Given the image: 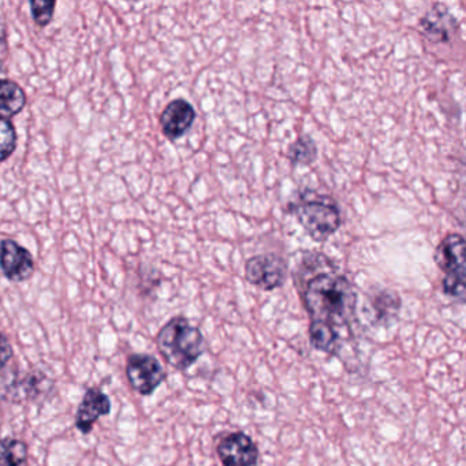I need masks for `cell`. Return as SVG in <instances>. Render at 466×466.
I'll return each instance as SVG.
<instances>
[{
	"mask_svg": "<svg viewBox=\"0 0 466 466\" xmlns=\"http://www.w3.org/2000/svg\"><path fill=\"white\" fill-rule=\"evenodd\" d=\"M305 309L309 315V339L313 348L335 354L340 339L350 334L356 315L357 294L342 275L321 272L308 280L304 293Z\"/></svg>",
	"mask_w": 466,
	"mask_h": 466,
	"instance_id": "6da1fadb",
	"label": "cell"
},
{
	"mask_svg": "<svg viewBox=\"0 0 466 466\" xmlns=\"http://www.w3.org/2000/svg\"><path fill=\"white\" fill-rule=\"evenodd\" d=\"M157 345L163 359L178 370H189L206 351L200 329L182 316L171 319L160 329Z\"/></svg>",
	"mask_w": 466,
	"mask_h": 466,
	"instance_id": "7a4b0ae2",
	"label": "cell"
},
{
	"mask_svg": "<svg viewBox=\"0 0 466 466\" xmlns=\"http://www.w3.org/2000/svg\"><path fill=\"white\" fill-rule=\"evenodd\" d=\"M290 212L316 242L326 241L340 226L339 208L329 196L304 193L291 204Z\"/></svg>",
	"mask_w": 466,
	"mask_h": 466,
	"instance_id": "3957f363",
	"label": "cell"
},
{
	"mask_svg": "<svg viewBox=\"0 0 466 466\" xmlns=\"http://www.w3.org/2000/svg\"><path fill=\"white\" fill-rule=\"evenodd\" d=\"M436 264L443 272V291L452 299H465V239L457 233L441 239L433 255Z\"/></svg>",
	"mask_w": 466,
	"mask_h": 466,
	"instance_id": "277c9868",
	"label": "cell"
},
{
	"mask_svg": "<svg viewBox=\"0 0 466 466\" xmlns=\"http://www.w3.org/2000/svg\"><path fill=\"white\" fill-rule=\"evenodd\" d=\"M127 376L130 386L140 395H151L167 378L159 360L149 354H132L127 359Z\"/></svg>",
	"mask_w": 466,
	"mask_h": 466,
	"instance_id": "5b68a950",
	"label": "cell"
},
{
	"mask_svg": "<svg viewBox=\"0 0 466 466\" xmlns=\"http://www.w3.org/2000/svg\"><path fill=\"white\" fill-rule=\"evenodd\" d=\"M288 274L286 261L274 253L250 258L245 266L248 282L261 290L271 291L283 285Z\"/></svg>",
	"mask_w": 466,
	"mask_h": 466,
	"instance_id": "8992f818",
	"label": "cell"
},
{
	"mask_svg": "<svg viewBox=\"0 0 466 466\" xmlns=\"http://www.w3.org/2000/svg\"><path fill=\"white\" fill-rule=\"evenodd\" d=\"M0 269L12 282L28 280L35 272L34 256L13 239L0 242Z\"/></svg>",
	"mask_w": 466,
	"mask_h": 466,
	"instance_id": "52a82bcc",
	"label": "cell"
},
{
	"mask_svg": "<svg viewBox=\"0 0 466 466\" xmlns=\"http://www.w3.org/2000/svg\"><path fill=\"white\" fill-rule=\"evenodd\" d=\"M218 455L223 466H256L258 449L247 433L231 432L218 444Z\"/></svg>",
	"mask_w": 466,
	"mask_h": 466,
	"instance_id": "ba28073f",
	"label": "cell"
},
{
	"mask_svg": "<svg viewBox=\"0 0 466 466\" xmlns=\"http://www.w3.org/2000/svg\"><path fill=\"white\" fill-rule=\"evenodd\" d=\"M110 413V398L97 387H91V389L86 390L83 400L78 405L77 414H76V427L83 435H88L94 430L97 420Z\"/></svg>",
	"mask_w": 466,
	"mask_h": 466,
	"instance_id": "9c48e42d",
	"label": "cell"
},
{
	"mask_svg": "<svg viewBox=\"0 0 466 466\" xmlns=\"http://www.w3.org/2000/svg\"><path fill=\"white\" fill-rule=\"evenodd\" d=\"M196 119V110L189 102L176 99L168 103L160 116L163 135L170 141L178 140L187 135Z\"/></svg>",
	"mask_w": 466,
	"mask_h": 466,
	"instance_id": "30bf717a",
	"label": "cell"
},
{
	"mask_svg": "<svg viewBox=\"0 0 466 466\" xmlns=\"http://www.w3.org/2000/svg\"><path fill=\"white\" fill-rule=\"evenodd\" d=\"M419 25L421 34L431 42L446 43L454 35L457 20L450 15L449 10L435 6L420 20Z\"/></svg>",
	"mask_w": 466,
	"mask_h": 466,
	"instance_id": "8fae6325",
	"label": "cell"
},
{
	"mask_svg": "<svg viewBox=\"0 0 466 466\" xmlns=\"http://www.w3.org/2000/svg\"><path fill=\"white\" fill-rule=\"evenodd\" d=\"M26 106V95L17 83L0 78V118H12Z\"/></svg>",
	"mask_w": 466,
	"mask_h": 466,
	"instance_id": "7c38bea8",
	"label": "cell"
},
{
	"mask_svg": "<svg viewBox=\"0 0 466 466\" xmlns=\"http://www.w3.org/2000/svg\"><path fill=\"white\" fill-rule=\"evenodd\" d=\"M0 466H31L28 444L21 439H0Z\"/></svg>",
	"mask_w": 466,
	"mask_h": 466,
	"instance_id": "4fadbf2b",
	"label": "cell"
},
{
	"mask_svg": "<svg viewBox=\"0 0 466 466\" xmlns=\"http://www.w3.org/2000/svg\"><path fill=\"white\" fill-rule=\"evenodd\" d=\"M288 157L294 165H312L316 157H318V148H316L315 141H313L309 136H299V137L289 147Z\"/></svg>",
	"mask_w": 466,
	"mask_h": 466,
	"instance_id": "5bb4252c",
	"label": "cell"
},
{
	"mask_svg": "<svg viewBox=\"0 0 466 466\" xmlns=\"http://www.w3.org/2000/svg\"><path fill=\"white\" fill-rule=\"evenodd\" d=\"M17 148V132L9 119L0 118V163L9 159Z\"/></svg>",
	"mask_w": 466,
	"mask_h": 466,
	"instance_id": "9a60e30c",
	"label": "cell"
},
{
	"mask_svg": "<svg viewBox=\"0 0 466 466\" xmlns=\"http://www.w3.org/2000/svg\"><path fill=\"white\" fill-rule=\"evenodd\" d=\"M32 18L40 28H45L51 23L56 10V2H43V0H32L31 4Z\"/></svg>",
	"mask_w": 466,
	"mask_h": 466,
	"instance_id": "2e32d148",
	"label": "cell"
},
{
	"mask_svg": "<svg viewBox=\"0 0 466 466\" xmlns=\"http://www.w3.org/2000/svg\"><path fill=\"white\" fill-rule=\"evenodd\" d=\"M13 354H15V350H13L9 338L4 332H0V370L6 367L7 362L13 359Z\"/></svg>",
	"mask_w": 466,
	"mask_h": 466,
	"instance_id": "e0dca14e",
	"label": "cell"
}]
</instances>
